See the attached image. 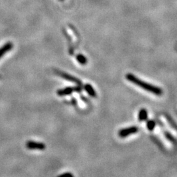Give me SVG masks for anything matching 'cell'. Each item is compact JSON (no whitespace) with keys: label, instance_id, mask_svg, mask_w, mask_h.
<instances>
[{"label":"cell","instance_id":"obj_3","mask_svg":"<svg viewBox=\"0 0 177 177\" xmlns=\"http://www.w3.org/2000/svg\"><path fill=\"white\" fill-rule=\"evenodd\" d=\"M55 73L56 74H57L58 76L61 77L62 78L69 81V82L75 83L76 84H77V85H80V86L82 85V82H81L79 79L76 78V77H74L73 76H71V75H70V74H66L65 72H60V71H59V70H55Z\"/></svg>","mask_w":177,"mask_h":177},{"label":"cell","instance_id":"obj_11","mask_svg":"<svg viewBox=\"0 0 177 177\" xmlns=\"http://www.w3.org/2000/svg\"><path fill=\"white\" fill-rule=\"evenodd\" d=\"M60 176H72V175L70 173H65V174H63V175H61Z\"/></svg>","mask_w":177,"mask_h":177},{"label":"cell","instance_id":"obj_2","mask_svg":"<svg viewBox=\"0 0 177 177\" xmlns=\"http://www.w3.org/2000/svg\"><path fill=\"white\" fill-rule=\"evenodd\" d=\"M82 90V88L81 87L80 85H77L76 87H68L64 89H59L57 91V95L60 97H63V96L69 95H71L74 91L76 92H81Z\"/></svg>","mask_w":177,"mask_h":177},{"label":"cell","instance_id":"obj_9","mask_svg":"<svg viewBox=\"0 0 177 177\" xmlns=\"http://www.w3.org/2000/svg\"><path fill=\"white\" fill-rule=\"evenodd\" d=\"M76 59L81 64L85 65L87 64V60L86 57H85V56H83V55H81V54L77 55L76 56Z\"/></svg>","mask_w":177,"mask_h":177},{"label":"cell","instance_id":"obj_10","mask_svg":"<svg viewBox=\"0 0 177 177\" xmlns=\"http://www.w3.org/2000/svg\"><path fill=\"white\" fill-rule=\"evenodd\" d=\"M155 126H156V123H155L154 121H148L147 123V128L150 130V131H153L154 129L155 128Z\"/></svg>","mask_w":177,"mask_h":177},{"label":"cell","instance_id":"obj_6","mask_svg":"<svg viewBox=\"0 0 177 177\" xmlns=\"http://www.w3.org/2000/svg\"><path fill=\"white\" fill-rule=\"evenodd\" d=\"M13 48V43L11 42H8L5 43V45H3L1 48H0V58H1L3 56H4L6 52H7Z\"/></svg>","mask_w":177,"mask_h":177},{"label":"cell","instance_id":"obj_12","mask_svg":"<svg viewBox=\"0 0 177 177\" xmlns=\"http://www.w3.org/2000/svg\"><path fill=\"white\" fill-rule=\"evenodd\" d=\"M61 1H62V0H61Z\"/></svg>","mask_w":177,"mask_h":177},{"label":"cell","instance_id":"obj_8","mask_svg":"<svg viewBox=\"0 0 177 177\" xmlns=\"http://www.w3.org/2000/svg\"><path fill=\"white\" fill-rule=\"evenodd\" d=\"M148 118V111L147 110L143 108L140 110L138 113V119L140 122H144V121L146 120Z\"/></svg>","mask_w":177,"mask_h":177},{"label":"cell","instance_id":"obj_1","mask_svg":"<svg viewBox=\"0 0 177 177\" xmlns=\"http://www.w3.org/2000/svg\"><path fill=\"white\" fill-rule=\"evenodd\" d=\"M126 79L129 82L133 83V84L140 87L145 90V91L152 93V94H154L157 96H161L163 94V91L160 87L143 82V81L138 79L137 77H136L133 74H128L126 76Z\"/></svg>","mask_w":177,"mask_h":177},{"label":"cell","instance_id":"obj_7","mask_svg":"<svg viewBox=\"0 0 177 177\" xmlns=\"http://www.w3.org/2000/svg\"><path fill=\"white\" fill-rule=\"evenodd\" d=\"M84 89L87 91V93H88L89 95H90L92 97H96V96H97V93H96L95 90L93 89V87L91 85L86 84L84 86Z\"/></svg>","mask_w":177,"mask_h":177},{"label":"cell","instance_id":"obj_4","mask_svg":"<svg viewBox=\"0 0 177 177\" xmlns=\"http://www.w3.org/2000/svg\"><path fill=\"white\" fill-rule=\"evenodd\" d=\"M138 131V128L135 126H132L130 127H127V128L123 129L120 130L118 133L119 136L121 138H125L127 136H129L130 135L135 134V133H137Z\"/></svg>","mask_w":177,"mask_h":177},{"label":"cell","instance_id":"obj_5","mask_svg":"<svg viewBox=\"0 0 177 177\" xmlns=\"http://www.w3.org/2000/svg\"><path fill=\"white\" fill-rule=\"evenodd\" d=\"M26 147L29 150H43L45 148V144L42 142H37L34 141H28L26 142Z\"/></svg>","mask_w":177,"mask_h":177}]
</instances>
